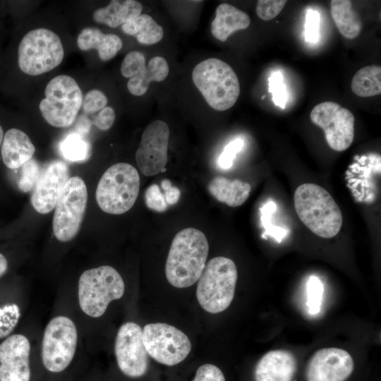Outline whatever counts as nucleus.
Returning <instances> with one entry per match:
<instances>
[{"label": "nucleus", "instance_id": "1", "mask_svg": "<svg viewBox=\"0 0 381 381\" xmlns=\"http://www.w3.org/2000/svg\"><path fill=\"white\" fill-rule=\"evenodd\" d=\"M208 250L207 239L199 229L189 227L178 232L166 261L165 274L169 283L176 288L193 285L205 267Z\"/></svg>", "mask_w": 381, "mask_h": 381}, {"label": "nucleus", "instance_id": "2", "mask_svg": "<svg viewBox=\"0 0 381 381\" xmlns=\"http://www.w3.org/2000/svg\"><path fill=\"white\" fill-rule=\"evenodd\" d=\"M294 202L301 221L317 236L330 238L339 232L343 222L341 212L324 188L303 183L296 188Z\"/></svg>", "mask_w": 381, "mask_h": 381}, {"label": "nucleus", "instance_id": "3", "mask_svg": "<svg viewBox=\"0 0 381 381\" xmlns=\"http://www.w3.org/2000/svg\"><path fill=\"white\" fill-rule=\"evenodd\" d=\"M192 80L207 103L214 110L232 107L240 95V84L232 68L224 61L207 59L198 64Z\"/></svg>", "mask_w": 381, "mask_h": 381}, {"label": "nucleus", "instance_id": "4", "mask_svg": "<svg viewBox=\"0 0 381 381\" xmlns=\"http://www.w3.org/2000/svg\"><path fill=\"white\" fill-rule=\"evenodd\" d=\"M238 273L234 262L226 257L209 260L199 278L196 296L200 306L210 313H219L231 303Z\"/></svg>", "mask_w": 381, "mask_h": 381}, {"label": "nucleus", "instance_id": "5", "mask_svg": "<svg viewBox=\"0 0 381 381\" xmlns=\"http://www.w3.org/2000/svg\"><path fill=\"white\" fill-rule=\"evenodd\" d=\"M125 291L124 282L116 269L102 265L84 271L80 276L78 288L79 306L92 318H99L109 304L121 298Z\"/></svg>", "mask_w": 381, "mask_h": 381}, {"label": "nucleus", "instance_id": "6", "mask_svg": "<svg viewBox=\"0 0 381 381\" xmlns=\"http://www.w3.org/2000/svg\"><path fill=\"white\" fill-rule=\"evenodd\" d=\"M140 176L130 164L116 163L103 174L96 190V200L106 213L121 214L135 204L139 193Z\"/></svg>", "mask_w": 381, "mask_h": 381}, {"label": "nucleus", "instance_id": "7", "mask_svg": "<svg viewBox=\"0 0 381 381\" xmlns=\"http://www.w3.org/2000/svg\"><path fill=\"white\" fill-rule=\"evenodd\" d=\"M64 51L60 37L53 31L37 28L22 38L18 49L20 69L30 75H39L58 66Z\"/></svg>", "mask_w": 381, "mask_h": 381}, {"label": "nucleus", "instance_id": "8", "mask_svg": "<svg viewBox=\"0 0 381 381\" xmlns=\"http://www.w3.org/2000/svg\"><path fill=\"white\" fill-rule=\"evenodd\" d=\"M45 98L39 108L45 121L56 128H68L75 121L82 106V91L77 82L67 75H59L47 85Z\"/></svg>", "mask_w": 381, "mask_h": 381}, {"label": "nucleus", "instance_id": "9", "mask_svg": "<svg viewBox=\"0 0 381 381\" xmlns=\"http://www.w3.org/2000/svg\"><path fill=\"white\" fill-rule=\"evenodd\" d=\"M78 331L69 318L59 315L47 325L42 341L41 358L49 373L64 372L72 363L76 351Z\"/></svg>", "mask_w": 381, "mask_h": 381}, {"label": "nucleus", "instance_id": "10", "mask_svg": "<svg viewBox=\"0 0 381 381\" xmlns=\"http://www.w3.org/2000/svg\"><path fill=\"white\" fill-rule=\"evenodd\" d=\"M87 190L79 176L69 178L55 206L53 232L61 242L71 241L78 234L85 212Z\"/></svg>", "mask_w": 381, "mask_h": 381}, {"label": "nucleus", "instance_id": "11", "mask_svg": "<svg viewBox=\"0 0 381 381\" xmlns=\"http://www.w3.org/2000/svg\"><path fill=\"white\" fill-rule=\"evenodd\" d=\"M143 341L148 356L169 366L182 362L191 350L186 334L162 322L146 325L143 329Z\"/></svg>", "mask_w": 381, "mask_h": 381}, {"label": "nucleus", "instance_id": "12", "mask_svg": "<svg viewBox=\"0 0 381 381\" xmlns=\"http://www.w3.org/2000/svg\"><path fill=\"white\" fill-rule=\"evenodd\" d=\"M313 123L322 128L328 145L334 150L344 151L354 138L353 114L350 110L333 102L320 103L312 109Z\"/></svg>", "mask_w": 381, "mask_h": 381}, {"label": "nucleus", "instance_id": "13", "mask_svg": "<svg viewBox=\"0 0 381 381\" xmlns=\"http://www.w3.org/2000/svg\"><path fill=\"white\" fill-rule=\"evenodd\" d=\"M114 353L117 365L126 376L138 378L147 373L148 354L143 341V329L135 322H128L119 327Z\"/></svg>", "mask_w": 381, "mask_h": 381}, {"label": "nucleus", "instance_id": "14", "mask_svg": "<svg viewBox=\"0 0 381 381\" xmlns=\"http://www.w3.org/2000/svg\"><path fill=\"white\" fill-rule=\"evenodd\" d=\"M356 370L353 356L340 348L316 351L308 361L303 381H349Z\"/></svg>", "mask_w": 381, "mask_h": 381}, {"label": "nucleus", "instance_id": "15", "mask_svg": "<svg viewBox=\"0 0 381 381\" xmlns=\"http://www.w3.org/2000/svg\"><path fill=\"white\" fill-rule=\"evenodd\" d=\"M169 128L166 122L155 120L143 133L135 152V160L141 173L155 176L165 168L168 162Z\"/></svg>", "mask_w": 381, "mask_h": 381}, {"label": "nucleus", "instance_id": "16", "mask_svg": "<svg viewBox=\"0 0 381 381\" xmlns=\"http://www.w3.org/2000/svg\"><path fill=\"white\" fill-rule=\"evenodd\" d=\"M30 344L20 334L0 344V381H30Z\"/></svg>", "mask_w": 381, "mask_h": 381}, {"label": "nucleus", "instance_id": "17", "mask_svg": "<svg viewBox=\"0 0 381 381\" xmlns=\"http://www.w3.org/2000/svg\"><path fill=\"white\" fill-rule=\"evenodd\" d=\"M69 179L67 164L60 160L50 162L41 174L31 195V203L40 214L50 212Z\"/></svg>", "mask_w": 381, "mask_h": 381}, {"label": "nucleus", "instance_id": "18", "mask_svg": "<svg viewBox=\"0 0 381 381\" xmlns=\"http://www.w3.org/2000/svg\"><path fill=\"white\" fill-rule=\"evenodd\" d=\"M298 362L293 353L284 349L271 350L255 363L253 381H296Z\"/></svg>", "mask_w": 381, "mask_h": 381}, {"label": "nucleus", "instance_id": "19", "mask_svg": "<svg viewBox=\"0 0 381 381\" xmlns=\"http://www.w3.org/2000/svg\"><path fill=\"white\" fill-rule=\"evenodd\" d=\"M35 147L28 135L20 129L13 128L7 131L1 147L4 164L9 169L21 167L32 159Z\"/></svg>", "mask_w": 381, "mask_h": 381}, {"label": "nucleus", "instance_id": "20", "mask_svg": "<svg viewBox=\"0 0 381 381\" xmlns=\"http://www.w3.org/2000/svg\"><path fill=\"white\" fill-rule=\"evenodd\" d=\"M250 23V18L246 13L231 4L222 3L215 10L211 32L217 40L225 42L233 32L246 29Z\"/></svg>", "mask_w": 381, "mask_h": 381}, {"label": "nucleus", "instance_id": "21", "mask_svg": "<svg viewBox=\"0 0 381 381\" xmlns=\"http://www.w3.org/2000/svg\"><path fill=\"white\" fill-rule=\"evenodd\" d=\"M77 45L82 51L96 49L99 59L109 61L122 48L121 39L114 34H104L99 29L87 27L82 30L77 39Z\"/></svg>", "mask_w": 381, "mask_h": 381}, {"label": "nucleus", "instance_id": "22", "mask_svg": "<svg viewBox=\"0 0 381 381\" xmlns=\"http://www.w3.org/2000/svg\"><path fill=\"white\" fill-rule=\"evenodd\" d=\"M142 4L135 0H112L103 8L93 13V19L97 23L110 28H117L141 15Z\"/></svg>", "mask_w": 381, "mask_h": 381}, {"label": "nucleus", "instance_id": "23", "mask_svg": "<svg viewBox=\"0 0 381 381\" xmlns=\"http://www.w3.org/2000/svg\"><path fill=\"white\" fill-rule=\"evenodd\" d=\"M207 189L219 202L234 207L246 201L251 186L248 183L239 179L230 180L223 176H217L210 181Z\"/></svg>", "mask_w": 381, "mask_h": 381}, {"label": "nucleus", "instance_id": "24", "mask_svg": "<svg viewBox=\"0 0 381 381\" xmlns=\"http://www.w3.org/2000/svg\"><path fill=\"white\" fill-rule=\"evenodd\" d=\"M169 68L166 59L162 56L152 58L145 68L131 78L127 83L128 91L135 96L145 95L151 82H161L167 78Z\"/></svg>", "mask_w": 381, "mask_h": 381}, {"label": "nucleus", "instance_id": "25", "mask_svg": "<svg viewBox=\"0 0 381 381\" xmlns=\"http://www.w3.org/2000/svg\"><path fill=\"white\" fill-rule=\"evenodd\" d=\"M331 14L339 32L347 39H353L361 32L362 23L349 0L331 1Z\"/></svg>", "mask_w": 381, "mask_h": 381}, {"label": "nucleus", "instance_id": "26", "mask_svg": "<svg viewBox=\"0 0 381 381\" xmlns=\"http://www.w3.org/2000/svg\"><path fill=\"white\" fill-rule=\"evenodd\" d=\"M123 32L133 36L142 44L152 45L163 38V28L148 14H141L121 25Z\"/></svg>", "mask_w": 381, "mask_h": 381}, {"label": "nucleus", "instance_id": "27", "mask_svg": "<svg viewBox=\"0 0 381 381\" xmlns=\"http://www.w3.org/2000/svg\"><path fill=\"white\" fill-rule=\"evenodd\" d=\"M351 88L361 97H373L381 93V67L377 65L365 66L352 78Z\"/></svg>", "mask_w": 381, "mask_h": 381}, {"label": "nucleus", "instance_id": "28", "mask_svg": "<svg viewBox=\"0 0 381 381\" xmlns=\"http://www.w3.org/2000/svg\"><path fill=\"white\" fill-rule=\"evenodd\" d=\"M60 152L63 157L71 162L86 160L90 154V146L80 133L68 134L60 143Z\"/></svg>", "mask_w": 381, "mask_h": 381}, {"label": "nucleus", "instance_id": "29", "mask_svg": "<svg viewBox=\"0 0 381 381\" xmlns=\"http://www.w3.org/2000/svg\"><path fill=\"white\" fill-rule=\"evenodd\" d=\"M306 306L311 315L320 313L324 294V285L316 275H310L306 284Z\"/></svg>", "mask_w": 381, "mask_h": 381}, {"label": "nucleus", "instance_id": "30", "mask_svg": "<svg viewBox=\"0 0 381 381\" xmlns=\"http://www.w3.org/2000/svg\"><path fill=\"white\" fill-rule=\"evenodd\" d=\"M40 169L38 163L30 159L21 167V174L18 182L20 190L23 193L31 191L36 185L40 176Z\"/></svg>", "mask_w": 381, "mask_h": 381}, {"label": "nucleus", "instance_id": "31", "mask_svg": "<svg viewBox=\"0 0 381 381\" xmlns=\"http://www.w3.org/2000/svg\"><path fill=\"white\" fill-rule=\"evenodd\" d=\"M145 57L138 51L128 52L123 59L121 65V73L127 78H131L139 74L145 68Z\"/></svg>", "mask_w": 381, "mask_h": 381}, {"label": "nucleus", "instance_id": "32", "mask_svg": "<svg viewBox=\"0 0 381 381\" xmlns=\"http://www.w3.org/2000/svg\"><path fill=\"white\" fill-rule=\"evenodd\" d=\"M269 92L272 95V100L274 104L284 109L288 100V93L281 72H274L269 78Z\"/></svg>", "mask_w": 381, "mask_h": 381}, {"label": "nucleus", "instance_id": "33", "mask_svg": "<svg viewBox=\"0 0 381 381\" xmlns=\"http://www.w3.org/2000/svg\"><path fill=\"white\" fill-rule=\"evenodd\" d=\"M277 206L272 201L267 202L261 209V222L266 229L265 234L274 237L279 242L286 235L287 231L279 227L272 226L271 223V215L276 210Z\"/></svg>", "mask_w": 381, "mask_h": 381}, {"label": "nucleus", "instance_id": "34", "mask_svg": "<svg viewBox=\"0 0 381 381\" xmlns=\"http://www.w3.org/2000/svg\"><path fill=\"white\" fill-rule=\"evenodd\" d=\"M285 0H259L257 2L256 13L263 20L274 18L286 5Z\"/></svg>", "mask_w": 381, "mask_h": 381}, {"label": "nucleus", "instance_id": "35", "mask_svg": "<svg viewBox=\"0 0 381 381\" xmlns=\"http://www.w3.org/2000/svg\"><path fill=\"white\" fill-rule=\"evenodd\" d=\"M145 202L149 209L158 212H163L168 207L164 195L162 193L157 184H152L146 189Z\"/></svg>", "mask_w": 381, "mask_h": 381}, {"label": "nucleus", "instance_id": "36", "mask_svg": "<svg viewBox=\"0 0 381 381\" xmlns=\"http://www.w3.org/2000/svg\"><path fill=\"white\" fill-rule=\"evenodd\" d=\"M107 104L106 95L100 90H90L83 99V109L86 114H93L104 109Z\"/></svg>", "mask_w": 381, "mask_h": 381}, {"label": "nucleus", "instance_id": "37", "mask_svg": "<svg viewBox=\"0 0 381 381\" xmlns=\"http://www.w3.org/2000/svg\"><path fill=\"white\" fill-rule=\"evenodd\" d=\"M244 145L241 138H236L226 145L218 159V164L223 169H228L233 165L234 158Z\"/></svg>", "mask_w": 381, "mask_h": 381}, {"label": "nucleus", "instance_id": "38", "mask_svg": "<svg viewBox=\"0 0 381 381\" xmlns=\"http://www.w3.org/2000/svg\"><path fill=\"white\" fill-rule=\"evenodd\" d=\"M305 39L308 42L315 43L319 38L320 14L317 11L309 8L306 11Z\"/></svg>", "mask_w": 381, "mask_h": 381}, {"label": "nucleus", "instance_id": "39", "mask_svg": "<svg viewBox=\"0 0 381 381\" xmlns=\"http://www.w3.org/2000/svg\"><path fill=\"white\" fill-rule=\"evenodd\" d=\"M192 381H226L222 370L215 365L206 363L200 365Z\"/></svg>", "mask_w": 381, "mask_h": 381}, {"label": "nucleus", "instance_id": "40", "mask_svg": "<svg viewBox=\"0 0 381 381\" xmlns=\"http://www.w3.org/2000/svg\"><path fill=\"white\" fill-rule=\"evenodd\" d=\"M115 118L116 114L114 109L111 107H105L95 118L94 123L97 128L107 131L112 126Z\"/></svg>", "mask_w": 381, "mask_h": 381}, {"label": "nucleus", "instance_id": "41", "mask_svg": "<svg viewBox=\"0 0 381 381\" xmlns=\"http://www.w3.org/2000/svg\"><path fill=\"white\" fill-rule=\"evenodd\" d=\"M162 187L164 192V195L167 205H174L179 201L180 190L176 186H173L169 179H164L162 181Z\"/></svg>", "mask_w": 381, "mask_h": 381}, {"label": "nucleus", "instance_id": "42", "mask_svg": "<svg viewBox=\"0 0 381 381\" xmlns=\"http://www.w3.org/2000/svg\"><path fill=\"white\" fill-rule=\"evenodd\" d=\"M8 269V262L5 256L0 253V277H1Z\"/></svg>", "mask_w": 381, "mask_h": 381}, {"label": "nucleus", "instance_id": "43", "mask_svg": "<svg viewBox=\"0 0 381 381\" xmlns=\"http://www.w3.org/2000/svg\"><path fill=\"white\" fill-rule=\"evenodd\" d=\"M4 131H3V128L2 127L0 126V147H1V144H2V142H3V139H4Z\"/></svg>", "mask_w": 381, "mask_h": 381}, {"label": "nucleus", "instance_id": "44", "mask_svg": "<svg viewBox=\"0 0 381 381\" xmlns=\"http://www.w3.org/2000/svg\"><path fill=\"white\" fill-rule=\"evenodd\" d=\"M265 97H266L265 95H263V96L262 97V99H263Z\"/></svg>", "mask_w": 381, "mask_h": 381}, {"label": "nucleus", "instance_id": "45", "mask_svg": "<svg viewBox=\"0 0 381 381\" xmlns=\"http://www.w3.org/2000/svg\"><path fill=\"white\" fill-rule=\"evenodd\" d=\"M0 159H1V156H0Z\"/></svg>", "mask_w": 381, "mask_h": 381}]
</instances>
